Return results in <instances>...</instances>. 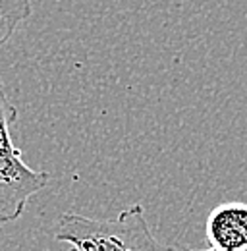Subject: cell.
I'll return each mask as SVG.
<instances>
[{"label": "cell", "instance_id": "obj_1", "mask_svg": "<svg viewBox=\"0 0 247 251\" xmlns=\"http://www.w3.org/2000/svg\"><path fill=\"white\" fill-rule=\"evenodd\" d=\"M54 238L68 244L70 251H176L154 238L141 203L124 209L116 219L62 213Z\"/></svg>", "mask_w": 247, "mask_h": 251}, {"label": "cell", "instance_id": "obj_2", "mask_svg": "<svg viewBox=\"0 0 247 251\" xmlns=\"http://www.w3.org/2000/svg\"><path fill=\"white\" fill-rule=\"evenodd\" d=\"M16 120L18 108L10 102L0 79V224L20 219L31 197L50 182V174L31 168L22 149L14 145L10 127Z\"/></svg>", "mask_w": 247, "mask_h": 251}, {"label": "cell", "instance_id": "obj_3", "mask_svg": "<svg viewBox=\"0 0 247 251\" xmlns=\"http://www.w3.org/2000/svg\"><path fill=\"white\" fill-rule=\"evenodd\" d=\"M205 234L215 250H247V203L226 201L216 205L207 217Z\"/></svg>", "mask_w": 247, "mask_h": 251}, {"label": "cell", "instance_id": "obj_4", "mask_svg": "<svg viewBox=\"0 0 247 251\" xmlns=\"http://www.w3.org/2000/svg\"><path fill=\"white\" fill-rule=\"evenodd\" d=\"M31 16V0H0V47Z\"/></svg>", "mask_w": 247, "mask_h": 251}, {"label": "cell", "instance_id": "obj_5", "mask_svg": "<svg viewBox=\"0 0 247 251\" xmlns=\"http://www.w3.org/2000/svg\"><path fill=\"white\" fill-rule=\"evenodd\" d=\"M185 251H222V250H215V248H209V250H185ZM247 251V250H244Z\"/></svg>", "mask_w": 247, "mask_h": 251}]
</instances>
